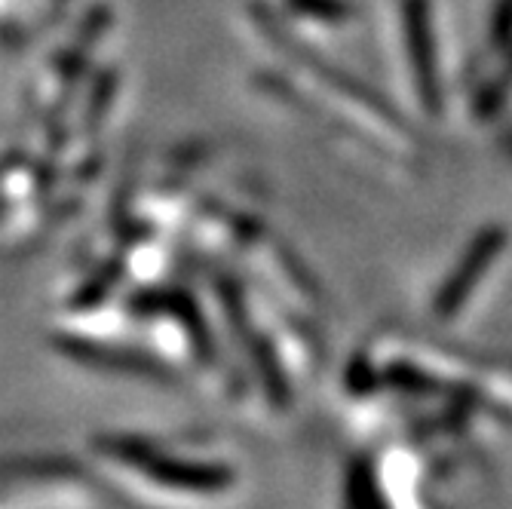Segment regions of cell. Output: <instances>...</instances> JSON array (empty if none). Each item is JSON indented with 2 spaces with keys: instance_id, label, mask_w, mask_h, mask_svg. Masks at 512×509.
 I'll return each mask as SVG.
<instances>
[{
  "instance_id": "1",
  "label": "cell",
  "mask_w": 512,
  "mask_h": 509,
  "mask_svg": "<svg viewBox=\"0 0 512 509\" xmlns=\"http://www.w3.org/2000/svg\"><path fill=\"white\" fill-rule=\"evenodd\" d=\"M405 34H408V53L417 71L421 96L427 108H436L433 102H439V89L433 80V34H430V16L424 0H408L405 4Z\"/></svg>"
}]
</instances>
